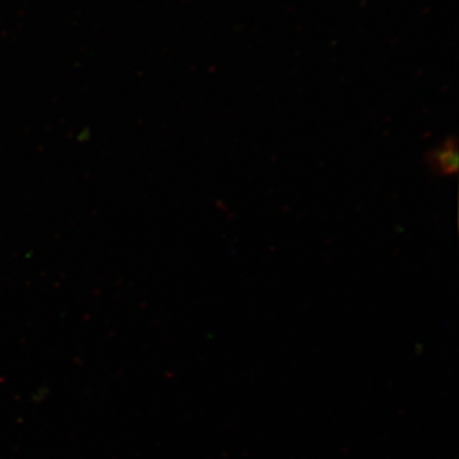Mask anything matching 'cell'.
<instances>
[{
	"mask_svg": "<svg viewBox=\"0 0 459 459\" xmlns=\"http://www.w3.org/2000/svg\"><path fill=\"white\" fill-rule=\"evenodd\" d=\"M429 165L437 174L453 177L459 168L458 143L455 138H448L440 146L429 152Z\"/></svg>",
	"mask_w": 459,
	"mask_h": 459,
	"instance_id": "1",
	"label": "cell"
}]
</instances>
